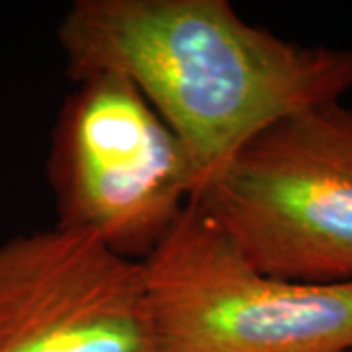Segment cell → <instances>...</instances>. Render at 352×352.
<instances>
[{
  "instance_id": "1",
  "label": "cell",
  "mask_w": 352,
  "mask_h": 352,
  "mask_svg": "<svg viewBox=\"0 0 352 352\" xmlns=\"http://www.w3.org/2000/svg\"><path fill=\"white\" fill-rule=\"evenodd\" d=\"M67 75L127 76L180 139L196 200L266 127L352 90V47L302 45L229 0H76L57 30Z\"/></svg>"
},
{
  "instance_id": "2",
  "label": "cell",
  "mask_w": 352,
  "mask_h": 352,
  "mask_svg": "<svg viewBox=\"0 0 352 352\" xmlns=\"http://www.w3.org/2000/svg\"><path fill=\"white\" fill-rule=\"evenodd\" d=\"M194 204L270 276L352 282V110L333 102L266 127Z\"/></svg>"
},
{
  "instance_id": "3",
  "label": "cell",
  "mask_w": 352,
  "mask_h": 352,
  "mask_svg": "<svg viewBox=\"0 0 352 352\" xmlns=\"http://www.w3.org/2000/svg\"><path fill=\"white\" fill-rule=\"evenodd\" d=\"M75 85L51 135L55 226L143 263L196 201L188 155L127 76L98 73Z\"/></svg>"
},
{
  "instance_id": "4",
  "label": "cell",
  "mask_w": 352,
  "mask_h": 352,
  "mask_svg": "<svg viewBox=\"0 0 352 352\" xmlns=\"http://www.w3.org/2000/svg\"><path fill=\"white\" fill-rule=\"evenodd\" d=\"M143 266L157 352H352V282L266 274L198 204Z\"/></svg>"
},
{
  "instance_id": "5",
  "label": "cell",
  "mask_w": 352,
  "mask_h": 352,
  "mask_svg": "<svg viewBox=\"0 0 352 352\" xmlns=\"http://www.w3.org/2000/svg\"><path fill=\"white\" fill-rule=\"evenodd\" d=\"M0 352H157L143 263L59 226L0 243Z\"/></svg>"
}]
</instances>
